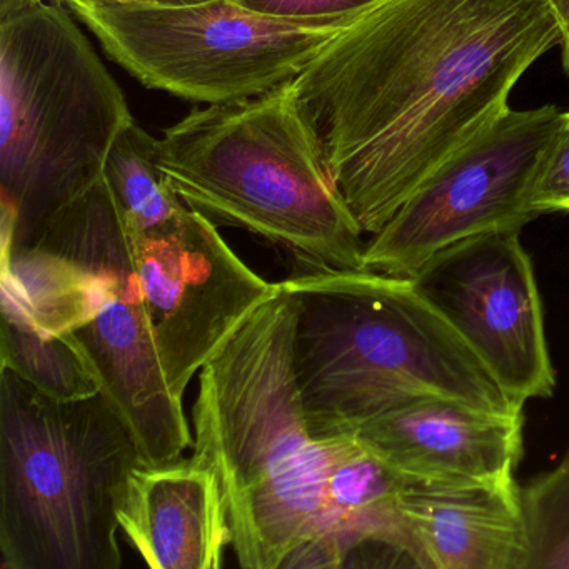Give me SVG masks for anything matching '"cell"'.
<instances>
[{
  "label": "cell",
  "instance_id": "6da1fadb",
  "mask_svg": "<svg viewBox=\"0 0 569 569\" xmlns=\"http://www.w3.org/2000/svg\"><path fill=\"white\" fill-rule=\"evenodd\" d=\"M559 44L549 0H378L289 91L329 178L375 236Z\"/></svg>",
  "mask_w": 569,
  "mask_h": 569
},
{
  "label": "cell",
  "instance_id": "7a4b0ae2",
  "mask_svg": "<svg viewBox=\"0 0 569 569\" xmlns=\"http://www.w3.org/2000/svg\"><path fill=\"white\" fill-rule=\"evenodd\" d=\"M296 302L279 291L201 369L192 461L214 472L239 566L345 568L332 486L359 439L315 438L292 366Z\"/></svg>",
  "mask_w": 569,
  "mask_h": 569
},
{
  "label": "cell",
  "instance_id": "3957f363",
  "mask_svg": "<svg viewBox=\"0 0 569 569\" xmlns=\"http://www.w3.org/2000/svg\"><path fill=\"white\" fill-rule=\"evenodd\" d=\"M281 282L296 302L292 366L315 438L352 436L428 398L522 412L411 278L296 259Z\"/></svg>",
  "mask_w": 569,
  "mask_h": 569
},
{
  "label": "cell",
  "instance_id": "277c9868",
  "mask_svg": "<svg viewBox=\"0 0 569 569\" xmlns=\"http://www.w3.org/2000/svg\"><path fill=\"white\" fill-rule=\"evenodd\" d=\"M2 318L61 336L82 356L144 465L181 461L191 429L166 381L131 232L104 178L31 244L2 249Z\"/></svg>",
  "mask_w": 569,
  "mask_h": 569
},
{
  "label": "cell",
  "instance_id": "5b68a950",
  "mask_svg": "<svg viewBox=\"0 0 569 569\" xmlns=\"http://www.w3.org/2000/svg\"><path fill=\"white\" fill-rule=\"evenodd\" d=\"M158 158L179 198L216 226L248 229L309 264L366 269L365 231L329 178L289 84L192 111L166 129Z\"/></svg>",
  "mask_w": 569,
  "mask_h": 569
},
{
  "label": "cell",
  "instance_id": "8992f818",
  "mask_svg": "<svg viewBox=\"0 0 569 569\" xmlns=\"http://www.w3.org/2000/svg\"><path fill=\"white\" fill-rule=\"evenodd\" d=\"M144 465L99 392L56 401L0 369V555L6 569H119V509Z\"/></svg>",
  "mask_w": 569,
  "mask_h": 569
},
{
  "label": "cell",
  "instance_id": "52a82bcc",
  "mask_svg": "<svg viewBox=\"0 0 569 569\" xmlns=\"http://www.w3.org/2000/svg\"><path fill=\"white\" fill-rule=\"evenodd\" d=\"M132 121L124 92L64 8L39 2L0 19L2 249L31 244L101 181Z\"/></svg>",
  "mask_w": 569,
  "mask_h": 569
},
{
  "label": "cell",
  "instance_id": "ba28073f",
  "mask_svg": "<svg viewBox=\"0 0 569 569\" xmlns=\"http://www.w3.org/2000/svg\"><path fill=\"white\" fill-rule=\"evenodd\" d=\"M72 12L106 54L142 86L209 106L258 98L291 84L356 14L271 18L232 0Z\"/></svg>",
  "mask_w": 569,
  "mask_h": 569
},
{
  "label": "cell",
  "instance_id": "9c48e42d",
  "mask_svg": "<svg viewBox=\"0 0 569 569\" xmlns=\"http://www.w3.org/2000/svg\"><path fill=\"white\" fill-rule=\"evenodd\" d=\"M561 124L555 104L508 109L446 161L366 244L365 268L415 278L446 249L478 236L519 231L542 158Z\"/></svg>",
  "mask_w": 569,
  "mask_h": 569
},
{
  "label": "cell",
  "instance_id": "30bf717a",
  "mask_svg": "<svg viewBox=\"0 0 569 569\" xmlns=\"http://www.w3.org/2000/svg\"><path fill=\"white\" fill-rule=\"evenodd\" d=\"M131 239L162 371L182 401L196 372L278 295L279 282L252 271L191 208L168 228Z\"/></svg>",
  "mask_w": 569,
  "mask_h": 569
},
{
  "label": "cell",
  "instance_id": "8fae6325",
  "mask_svg": "<svg viewBox=\"0 0 569 569\" xmlns=\"http://www.w3.org/2000/svg\"><path fill=\"white\" fill-rule=\"evenodd\" d=\"M411 279L512 401L525 408L531 399L551 398L556 372L541 295L519 231L459 242Z\"/></svg>",
  "mask_w": 569,
  "mask_h": 569
},
{
  "label": "cell",
  "instance_id": "7c38bea8",
  "mask_svg": "<svg viewBox=\"0 0 569 569\" xmlns=\"http://www.w3.org/2000/svg\"><path fill=\"white\" fill-rule=\"evenodd\" d=\"M525 418L448 399L409 402L365 422L356 438L406 481L492 482L516 476Z\"/></svg>",
  "mask_w": 569,
  "mask_h": 569
},
{
  "label": "cell",
  "instance_id": "4fadbf2b",
  "mask_svg": "<svg viewBox=\"0 0 569 569\" xmlns=\"http://www.w3.org/2000/svg\"><path fill=\"white\" fill-rule=\"evenodd\" d=\"M399 502L418 568L528 569V525L515 476L458 485L405 479Z\"/></svg>",
  "mask_w": 569,
  "mask_h": 569
},
{
  "label": "cell",
  "instance_id": "5bb4252c",
  "mask_svg": "<svg viewBox=\"0 0 569 569\" xmlns=\"http://www.w3.org/2000/svg\"><path fill=\"white\" fill-rule=\"evenodd\" d=\"M119 525L152 569H218L232 542L219 479L192 459L138 466Z\"/></svg>",
  "mask_w": 569,
  "mask_h": 569
},
{
  "label": "cell",
  "instance_id": "9a60e30c",
  "mask_svg": "<svg viewBox=\"0 0 569 569\" xmlns=\"http://www.w3.org/2000/svg\"><path fill=\"white\" fill-rule=\"evenodd\" d=\"M158 144L159 139L132 121L106 161L102 178L132 234L168 228L189 209L159 166Z\"/></svg>",
  "mask_w": 569,
  "mask_h": 569
},
{
  "label": "cell",
  "instance_id": "2e32d148",
  "mask_svg": "<svg viewBox=\"0 0 569 569\" xmlns=\"http://www.w3.org/2000/svg\"><path fill=\"white\" fill-rule=\"evenodd\" d=\"M2 368L56 401H79L101 392L82 356L64 338L14 319L2 318Z\"/></svg>",
  "mask_w": 569,
  "mask_h": 569
},
{
  "label": "cell",
  "instance_id": "e0dca14e",
  "mask_svg": "<svg viewBox=\"0 0 569 569\" xmlns=\"http://www.w3.org/2000/svg\"><path fill=\"white\" fill-rule=\"evenodd\" d=\"M528 569H569V449L558 465L521 488Z\"/></svg>",
  "mask_w": 569,
  "mask_h": 569
},
{
  "label": "cell",
  "instance_id": "ac0fdd59",
  "mask_svg": "<svg viewBox=\"0 0 569 569\" xmlns=\"http://www.w3.org/2000/svg\"><path fill=\"white\" fill-rule=\"evenodd\" d=\"M535 214H569V112H561V124L542 158L529 198Z\"/></svg>",
  "mask_w": 569,
  "mask_h": 569
},
{
  "label": "cell",
  "instance_id": "d6986e66",
  "mask_svg": "<svg viewBox=\"0 0 569 569\" xmlns=\"http://www.w3.org/2000/svg\"><path fill=\"white\" fill-rule=\"evenodd\" d=\"M239 8L281 19L336 18L369 8L378 0H232Z\"/></svg>",
  "mask_w": 569,
  "mask_h": 569
},
{
  "label": "cell",
  "instance_id": "ffe728a7",
  "mask_svg": "<svg viewBox=\"0 0 569 569\" xmlns=\"http://www.w3.org/2000/svg\"><path fill=\"white\" fill-rule=\"evenodd\" d=\"M561 29L562 69L569 76V0H549Z\"/></svg>",
  "mask_w": 569,
  "mask_h": 569
},
{
  "label": "cell",
  "instance_id": "44dd1931",
  "mask_svg": "<svg viewBox=\"0 0 569 569\" xmlns=\"http://www.w3.org/2000/svg\"><path fill=\"white\" fill-rule=\"evenodd\" d=\"M69 8L74 9H96V8H116V6H141L152 4V0H61Z\"/></svg>",
  "mask_w": 569,
  "mask_h": 569
},
{
  "label": "cell",
  "instance_id": "7402d4cb",
  "mask_svg": "<svg viewBox=\"0 0 569 569\" xmlns=\"http://www.w3.org/2000/svg\"><path fill=\"white\" fill-rule=\"evenodd\" d=\"M42 0H0V19L14 14L22 9L39 4Z\"/></svg>",
  "mask_w": 569,
  "mask_h": 569
},
{
  "label": "cell",
  "instance_id": "603a6c76",
  "mask_svg": "<svg viewBox=\"0 0 569 569\" xmlns=\"http://www.w3.org/2000/svg\"><path fill=\"white\" fill-rule=\"evenodd\" d=\"M212 0H152V4L161 8H186V6L206 4Z\"/></svg>",
  "mask_w": 569,
  "mask_h": 569
}]
</instances>
